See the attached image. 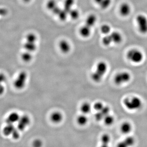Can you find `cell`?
<instances>
[{
    "label": "cell",
    "mask_w": 147,
    "mask_h": 147,
    "mask_svg": "<svg viewBox=\"0 0 147 147\" xmlns=\"http://www.w3.org/2000/svg\"><path fill=\"white\" fill-rule=\"evenodd\" d=\"M102 121H103L105 125L106 126H110L113 125L115 123V118L113 115L109 114L105 116Z\"/></svg>",
    "instance_id": "cell-20"
},
{
    "label": "cell",
    "mask_w": 147,
    "mask_h": 147,
    "mask_svg": "<svg viewBox=\"0 0 147 147\" xmlns=\"http://www.w3.org/2000/svg\"><path fill=\"white\" fill-rule=\"evenodd\" d=\"M42 142L39 139H36L33 142V146L34 147H38L42 146Z\"/></svg>",
    "instance_id": "cell-34"
},
{
    "label": "cell",
    "mask_w": 147,
    "mask_h": 147,
    "mask_svg": "<svg viewBox=\"0 0 147 147\" xmlns=\"http://www.w3.org/2000/svg\"><path fill=\"white\" fill-rule=\"evenodd\" d=\"M37 39V37L36 35L33 33H29L26 36L27 42L36 43Z\"/></svg>",
    "instance_id": "cell-27"
},
{
    "label": "cell",
    "mask_w": 147,
    "mask_h": 147,
    "mask_svg": "<svg viewBox=\"0 0 147 147\" xmlns=\"http://www.w3.org/2000/svg\"><path fill=\"white\" fill-rule=\"evenodd\" d=\"M126 57L129 61L135 64L141 63L144 60V54L140 50L137 49L129 50L127 53Z\"/></svg>",
    "instance_id": "cell-3"
},
{
    "label": "cell",
    "mask_w": 147,
    "mask_h": 147,
    "mask_svg": "<svg viewBox=\"0 0 147 147\" xmlns=\"http://www.w3.org/2000/svg\"><path fill=\"white\" fill-rule=\"evenodd\" d=\"M5 90V88L4 86H3L2 84H0V95L3 94Z\"/></svg>",
    "instance_id": "cell-38"
},
{
    "label": "cell",
    "mask_w": 147,
    "mask_h": 147,
    "mask_svg": "<svg viewBox=\"0 0 147 147\" xmlns=\"http://www.w3.org/2000/svg\"><path fill=\"white\" fill-rule=\"evenodd\" d=\"M112 3V0H102L99 6L102 9H108Z\"/></svg>",
    "instance_id": "cell-30"
},
{
    "label": "cell",
    "mask_w": 147,
    "mask_h": 147,
    "mask_svg": "<svg viewBox=\"0 0 147 147\" xmlns=\"http://www.w3.org/2000/svg\"><path fill=\"white\" fill-rule=\"evenodd\" d=\"M135 143V139L131 136H128L125 138L122 141L118 143L119 147H129L132 146Z\"/></svg>",
    "instance_id": "cell-9"
},
{
    "label": "cell",
    "mask_w": 147,
    "mask_h": 147,
    "mask_svg": "<svg viewBox=\"0 0 147 147\" xmlns=\"http://www.w3.org/2000/svg\"><path fill=\"white\" fill-rule=\"evenodd\" d=\"M62 9L61 8L57 6L55 8H54L53 10L52 11L53 13H54L55 15H57L58 16V14L61 11V10Z\"/></svg>",
    "instance_id": "cell-36"
},
{
    "label": "cell",
    "mask_w": 147,
    "mask_h": 147,
    "mask_svg": "<svg viewBox=\"0 0 147 147\" xmlns=\"http://www.w3.org/2000/svg\"><path fill=\"white\" fill-rule=\"evenodd\" d=\"M8 13V10L5 7H0V16H5Z\"/></svg>",
    "instance_id": "cell-35"
},
{
    "label": "cell",
    "mask_w": 147,
    "mask_h": 147,
    "mask_svg": "<svg viewBox=\"0 0 147 147\" xmlns=\"http://www.w3.org/2000/svg\"><path fill=\"white\" fill-rule=\"evenodd\" d=\"M102 0H94L95 3L97 4L98 5L100 4V3L102 1Z\"/></svg>",
    "instance_id": "cell-39"
},
{
    "label": "cell",
    "mask_w": 147,
    "mask_h": 147,
    "mask_svg": "<svg viewBox=\"0 0 147 147\" xmlns=\"http://www.w3.org/2000/svg\"><path fill=\"white\" fill-rule=\"evenodd\" d=\"M74 2L75 0H65L63 9L69 13L70 11L72 9Z\"/></svg>",
    "instance_id": "cell-23"
},
{
    "label": "cell",
    "mask_w": 147,
    "mask_h": 147,
    "mask_svg": "<svg viewBox=\"0 0 147 147\" xmlns=\"http://www.w3.org/2000/svg\"><path fill=\"white\" fill-rule=\"evenodd\" d=\"M110 36L113 43L118 44L121 43L123 40L121 34L118 32H113L110 33Z\"/></svg>",
    "instance_id": "cell-14"
},
{
    "label": "cell",
    "mask_w": 147,
    "mask_h": 147,
    "mask_svg": "<svg viewBox=\"0 0 147 147\" xmlns=\"http://www.w3.org/2000/svg\"><path fill=\"white\" fill-rule=\"evenodd\" d=\"M59 47L61 51L65 54L69 53L71 50V45L69 42L65 40H62L60 41Z\"/></svg>",
    "instance_id": "cell-13"
},
{
    "label": "cell",
    "mask_w": 147,
    "mask_h": 147,
    "mask_svg": "<svg viewBox=\"0 0 147 147\" xmlns=\"http://www.w3.org/2000/svg\"><path fill=\"white\" fill-rule=\"evenodd\" d=\"M108 70V65L106 63L103 61L99 62L96 65L95 70L92 74V80L95 83L101 82Z\"/></svg>",
    "instance_id": "cell-2"
},
{
    "label": "cell",
    "mask_w": 147,
    "mask_h": 147,
    "mask_svg": "<svg viewBox=\"0 0 147 147\" xmlns=\"http://www.w3.org/2000/svg\"><path fill=\"white\" fill-rule=\"evenodd\" d=\"M120 14L123 17H127L131 12V8L130 5L127 3H124L120 6Z\"/></svg>",
    "instance_id": "cell-8"
},
{
    "label": "cell",
    "mask_w": 147,
    "mask_h": 147,
    "mask_svg": "<svg viewBox=\"0 0 147 147\" xmlns=\"http://www.w3.org/2000/svg\"><path fill=\"white\" fill-rule=\"evenodd\" d=\"M105 106V105L102 102L98 101L94 104L93 108L95 111H96V112H98V111H100L102 110V108H104Z\"/></svg>",
    "instance_id": "cell-32"
},
{
    "label": "cell",
    "mask_w": 147,
    "mask_h": 147,
    "mask_svg": "<svg viewBox=\"0 0 147 147\" xmlns=\"http://www.w3.org/2000/svg\"><path fill=\"white\" fill-rule=\"evenodd\" d=\"M91 28L86 25H84L80 28L79 33L81 36L84 38H88L90 36L91 34Z\"/></svg>",
    "instance_id": "cell-15"
},
{
    "label": "cell",
    "mask_w": 147,
    "mask_h": 147,
    "mask_svg": "<svg viewBox=\"0 0 147 147\" xmlns=\"http://www.w3.org/2000/svg\"><path fill=\"white\" fill-rule=\"evenodd\" d=\"M102 44L106 46H109V45H111L112 43H113L110 34H109L106 35H105V36L103 37L102 39Z\"/></svg>",
    "instance_id": "cell-29"
},
{
    "label": "cell",
    "mask_w": 147,
    "mask_h": 147,
    "mask_svg": "<svg viewBox=\"0 0 147 147\" xmlns=\"http://www.w3.org/2000/svg\"><path fill=\"white\" fill-rule=\"evenodd\" d=\"M88 119L86 115L82 114L78 116L76 118V122L79 125L81 126H84L88 123Z\"/></svg>",
    "instance_id": "cell-18"
},
{
    "label": "cell",
    "mask_w": 147,
    "mask_h": 147,
    "mask_svg": "<svg viewBox=\"0 0 147 147\" xmlns=\"http://www.w3.org/2000/svg\"><path fill=\"white\" fill-rule=\"evenodd\" d=\"M27 79L28 74L26 71H22L20 72L13 83V86L15 88L18 90L24 89L26 86Z\"/></svg>",
    "instance_id": "cell-5"
},
{
    "label": "cell",
    "mask_w": 147,
    "mask_h": 147,
    "mask_svg": "<svg viewBox=\"0 0 147 147\" xmlns=\"http://www.w3.org/2000/svg\"><path fill=\"white\" fill-rule=\"evenodd\" d=\"M30 123V119L26 115L21 116L17 122V128L20 131H23L26 129Z\"/></svg>",
    "instance_id": "cell-7"
},
{
    "label": "cell",
    "mask_w": 147,
    "mask_h": 147,
    "mask_svg": "<svg viewBox=\"0 0 147 147\" xmlns=\"http://www.w3.org/2000/svg\"><path fill=\"white\" fill-rule=\"evenodd\" d=\"M15 128L13 124H7L6 125L3 129V134L5 136L11 135Z\"/></svg>",
    "instance_id": "cell-17"
},
{
    "label": "cell",
    "mask_w": 147,
    "mask_h": 147,
    "mask_svg": "<svg viewBox=\"0 0 147 147\" xmlns=\"http://www.w3.org/2000/svg\"><path fill=\"white\" fill-rule=\"evenodd\" d=\"M20 131L18 129L15 128L11 135L12 138L14 139H18L20 137Z\"/></svg>",
    "instance_id": "cell-33"
},
{
    "label": "cell",
    "mask_w": 147,
    "mask_h": 147,
    "mask_svg": "<svg viewBox=\"0 0 147 147\" xmlns=\"http://www.w3.org/2000/svg\"><path fill=\"white\" fill-rule=\"evenodd\" d=\"M6 80L5 75L3 73H0V84H2Z\"/></svg>",
    "instance_id": "cell-37"
},
{
    "label": "cell",
    "mask_w": 147,
    "mask_h": 147,
    "mask_svg": "<svg viewBox=\"0 0 147 147\" xmlns=\"http://www.w3.org/2000/svg\"><path fill=\"white\" fill-rule=\"evenodd\" d=\"M123 103L126 109L131 111L140 110L143 105L142 99L137 96H129L123 99Z\"/></svg>",
    "instance_id": "cell-1"
},
{
    "label": "cell",
    "mask_w": 147,
    "mask_h": 147,
    "mask_svg": "<svg viewBox=\"0 0 147 147\" xmlns=\"http://www.w3.org/2000/svg\"><path fill=\"white\" fill-rule=\"evenodd\" d=\"M57 6H58L56 0H49L46 4L47 8L51 11H52Z\"/></svg>",
    "instance_id": "cell-28"
},
{
    "label": "cell",
    "mask_w": 147,
    "mask_h": 147,
    "mask_svg": "<svg viewBox=\"0 0 147 147\" xmlns=\"http://www.w3.org/2000/svg\"><path fill=\"white\" fill-rule=\"evenodd\" d=\"M21 116L16 112H12L8 116L6 120L7 124H13L18 122Z\"/></svg>",
    "instance_id": "cell-12"
},
{
    "label": "cell",
    "mask_w": 147,
    "mask_h": 147,
    "mask_svg": "<svg viewBox=\"0 0 147 147\" xmlns=\"http://www.w3.org/2000/svg\"><path fill=\"white\" fill-rule=\"evenodd\" d=\"M23 1H24V2H25L29 3L30 2L31 0H23Z\"/></svg>",
    "instance_id": "cell-40"
},
{
    "label": "cell",
    "mask_w": 147,
    "mask_h": 147,
    "mask_svg": "<svg viewBox=\"0 0 147 147\" xmlns=\"http://www.w3.org/2000/svg\"><path fill=\"white\" fill-rule=\"evenodd\" d=\"M63 116L61 113L59 111H55L51 114L50 119L53 123L58 124L61 122Z\"/></svg>",
    "instance_id": "cell-10"
},
{
    "label": "cell",
    "mask_w": 147,
    "mask_h": 147,
    "mask_svg": "<svg viewBox=\"0 0 147 147\" xmlns=\"http://www.w3.org/2000/svg\"><path fill=\"white\" fill-rule=\"evenodd\" d=\"M21 58L22 60L25 62H29L32 59L33 56L32 53L26 51L22 53L21 55Z\"/></svg>",
    "instance_id": "cell-24"
},
{
    "label": "cell",
    "mask_w": 147,
    "mask_h": 147,
    "mask_svg": "<svg viewBox=\"0 0 147 147\" xmlns=\"http://www.w3.org/2000/svg\"><path fill=\"white\" fill-rule=\"evenodd\" d=\"M133 127L132 124L129 122H124L121 124L120 129L122 134H128L131 133L132 131Z\"/></svg>",
    "instance_id": "cell-11"
},
{
    "label": "cell",
    "mask_w": 147,
    "mask_h": 147,
    "mask_svg": "<svg viewBox=\"0 0 147 147\" xmlns=\"http://www.w3.org/2000/svg\"><path fill=\"white\" fill-rule=\"evenodd\" d=\"M97 21V17L94 14H90L87 17L86 21V25L92 28L94 26Z\"/></svg>",
    "instance_id": "cell-16"
},
{
    "label": "cell",
    "mask_w": 147,
    "mask_h": 147,
    "mask_svg": "<svg viewBox=\"0 0 147 147\" xmlns=\"http://www.w3.org/2000/svg\"><path fill=\"white\" fill-rule=\"evenodd\" d=\"M100 30L101 32L105 35L110 34L111 33V27L108 24H104L101 26Z\"/></svg>",
    "instance_id": "cell-26"
},
{
    "label": "cell",
    "mask_w": 147,
    "mask_h": 147,
    "mask_svg": "<svg viewBox=\"0 0 147 147\" xmlns=\"http://www.w3.org/2000/svg\"><path fill=\"white\" fill-rule=\"evenodd\" d=\"M24 47L26 51L32 53L36 50L37 46L36 43L26 41L24 44Z\"/></svg>",
    "instance_id": "cell-21"
},
{
    "label": "cell",
    "mask_w": 147,
    "mask_h": 147,
    "mask_svg": "<svg viewBox=\"0 0 147 147\" xmlns=\"http://www.w3.org/2000/svg\"><path fill=\"white\" fill-rule=\"evenodd\" d=\"M131 79V74L128 71H121L115 75L114 82L117 86H121L129 83Z\"/></svg>",
    "instance_id": "cell-4"
},
{
    "label": "cell",
    "mask_w": 147,
    "mask_h": 147,
    "mask_svg": "<svg viewBox=\"0 0 147 147\" xmlns=\"http://www.w3.org/2000/svg\"><path fill=\"white\" fill-rule=\"evenodd\" d=\"M68 15L73 20H76L79 18L80 13L79 10L76 9H72L69 11Z\"/></svg>",
    "instance_id": "cell-25"
},
{
    "label": "cell",
    "mask_w": 147,
    "mask_h": 147,
    "mask_svg": "<svg viewBox=\"0 0 147 147\" xmlns=\"http://www.w3.org/2000/svg\"><path fill=\"white\" fill-rule=\"evenodd\" d=\"M68 13L63 9H62L60 13L58 15V16L60 20L61 21H65L66 19L67 18Z\"/></svg>",
    "instance_id": "cell-31"
},
{
    "label": "cell",
    "mask_w": 147,
    "mask_h": 147,
    "mask_svg": "<svg viewBox=\"0 0 147 147\" xmlns=\"http://www.w3.org/2000/svg\"><path fill=\"white\" fill-rule=\"evenodd\" d=\"M80 110L82 114L87 115L90 113L92 110V105L89 102H85L81 105Z\"/></svg>",
    "instance_id": "cell-19"
},
{
    "label": "cell",
    "mask_w": 147,
    "mask_h": 147,
    "mask_svg": "<svg viewBox=\"0 0 147 147\" xmlns=\"http://www.w3.org/2000/svg\"><path fill=\"white\" fill-rule=\"evenodd\" d=\"M138 31L142 34H147V17L144 15L140 14L136 18Z\"/></svg>",
    "instance_id": "cell-6"
},
{
    "label": "cell",
    "mask_w": 147,
    "mask_h": 147,
    "mask_svg": "<svg viewBox=\"0 0 147 147\" xmlns=\"http://www.w3.org/2000/svg\"><path fill=\"white\" fill-rule=\"evenodd\" d=\"M111 137L108 134H104L101 136L100 141H101V146L102 147H108L111 141Z\"/></svg>",
    "instance_id": "cell-22"
}]
</instances>
